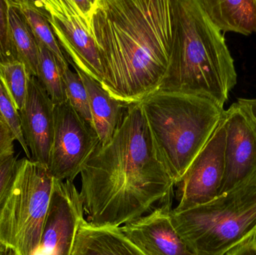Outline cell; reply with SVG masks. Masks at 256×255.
Wrapping results in <instances>:
<instances>
[{"mask_svg":"<svg viewBox=\"0 0 256 255\" xmlns=\"http://www.w3.org/2000/svg\"><path fill=\"white\" fill-rule=\"evenodd\" d=\"M84 214L80 194L74 182L54 179L36 255H70Z\"/></svg>","mask_w":256,"mask_h":255,"instance_id":"cell-10","label":"cell"},{"mask_svg":"<svg viewBox=\"0 0 256 255\" xmlns=\"http://www.w3.org/2000/svg\"><path fill=\"white\" fill-rule=\"evenodd\" d=\"M9 1L20 10L36 40L46 46L55 55L62 70L69 67L67 57L60 46L49 21L34 0H9Z\"/></svg>","mask_w":256,"mask_h":255,"instance_id":"cell-18","label":"cell"},{"mask_svg":"<svg viewBox=\"0 0 256 255\" xmlns=\"http://www.w3.org/2000/svg\"><path fill=\"white\" fill-rule=\"evenodd\" d=\"M220 31L250 35L256 32V0H198Z\"/></svg>","mask_w":256,"mask_h":255,"instance_id":"cell-16","label":"cell"},{"mask_svg":"<svg viewBox=\"0 0 256 255\" xmlns=\"http://www.w3.org/2000/svg\"><path fill=\"white\" fill-rule=\"evenodd\" d=\"M3 124L2 121L1 120H0V124Z\"/></svg>","mask_w":256,"mask_h":255,"instance_id":"cell-30","label":"cell"},{"mask_svg":"<svg viewBox=\"0 0 256 255\" xmlns=\"http://www.w3.org/2000/svg\"><path fill=\"white\" fill-rule=\"evenodd\" d=\"M238 102L242 103L246 108L256 121V98H239Z\"/></svg>","mask_w":256,"mask_h":255,"instance_id":"cell-27","label":"cell"},{"mask_svg":"<svg viewBox=\"0 0 256 255\" xmlns=\"http://www.w3.org/2000/svg\"><path fill=\"white\" fill-rule=\"evenodd\" d=\"M80 192L90 224L120 227L173 195L174 183L160 160L142 110L128 106L109 142L84 163Z\"/></svg>","mask_w":256,"mask_h":255,"instance_id":"cell-1","label":"cell"},{"mask_svg":"<svg viewBox=\"0 0 256 255\" xmlns=\"http://www.w3.org/2000/svg\"><path fill=\"white\" fill-rule=\"evenodd\" d=\"M99 144L94 129L68 102L54 106V142L48 165L54 179L74 182Z\"/></svg>","mask_w":256,"mask_h":255,"instance_id":"cell-7","label":"cell"},{"mask_svg":"<svg viewBox=\"0 0 256 255\" xmlns=\"http://www.w3.org/2000/svg\"><path fill=\"white\" fill-rule=\"evenodd\" d=\"M225 172L220 195L256 173V121L244 105L233 103L225 112Z\"/></svg>","mask_w":256,"mask_h":255,"instance_id":"cell-11","label":"cell"},{"mask_svg":"<svg viewBox=\"0 0 256 255\" xmlns=\"http://www.w3.org/2000/svg\"><path fill=\"white\" fill-rule=\"evenodd\" d=\"M2 255H15V254L13 252H12L10 250H8V249L6 248Z\"/></svg>","mask_w":256,"mask_h":255,"instance_id":"cell-28","label":"cell"},{"mask_svg":"<svg viewBox=\"0 0 256 255\" xmlns=\"http://www.w3.org/2000/svg\"><path fill=\"white\" fill-rule=\"evenodd\" d=\"M0 120L2 121L3 124H6L10 129L14 136L15 140L19 142L28 159L31 160L30 150L27 147L22 135L19 112L15 109L13 103L6 94L1 83H0Z\"/></svg>","mask_w":256,"mask_h":255,"instance_id":"cell-22","label":"cell"},{"mask_svg":"<svg viewBox=\"0 0 256 255\" xmlns=\"http://www.w3.org/2000/svg\"><path fill=\"white\" fill-rule=\"evenodd\" d=\"M12 44L18 61L25 65L28 76H38L39 48L37 40L20 10L7 0Z\"/></svg>","mask_w":256,"mask_h":255,"instance_id":"cell-17","label":"cell"},{"mask_svg":"<svg viewBox=\"0 0 256 255\" xmlns=\"http://www.w3.org/2000/svg\"><path fill=\"white\" fill-rule=\"evenodd\" d=\"M38 42V41H37ZM39 48L37 79L44 88L54 104L67 101L62 67L55 55L42 43L38 42Z\"/></svg>","mask_w":256,"mask_h":255,"instance_id":"cell-19","label":"cell"},{"mask_svg":"<svg viewBox=\"0 0 256 255\" xmlns=\"http://www.w3.org/2000/svg\"><path fill=\"white\" fill-rule=\"evenodd\" d=\"M172 222L196 255H226L256 233V173L212 202L182 212Z\"/></svg>","mask_w":256,"mask_h":255,"instance_id":"cell-5","label":"cell"},{"mask_svg":"<svg viewBox=\"0 0 256 255\" xmlns=\"http://www.w3.org/2000/svg\"><path fill=\"white\" fill-rule=\"evenodd\" d=\"M34 2L49 21L69 64L102 83V65L91 24L80 14L73 0Z\"/></svg>","mask_w":256,"mask_h":255,"instance_id":"cell-8","label":"cell"},{"mask_svg":"<svg viewBox=\"0 0 256 255\" xmlns=\"http://www.w3.org/2000/svg\"><path fill=\"white\" fill-rule=\"evenodd\" d=\"M18 161V158L12 156L0 164V204L14 176Z\"/></svg>","mask_w":256,"mask_h":255,"instance_id":"cell-24","label":"cell"},{"mask_svg":"<svg viewBox=\"0 0 256 255\" xmlns=\"http://www.w3.org/2000/svg\"><path fill=\"white\" fill-rule=\"evenodd\" d=\"M54 104L37 77L30 76L21 129L31 160L48 168L54 135Z\"/></svg>","mask_w":256,"mask_h":255,"instance_id":"cell-13","label":"cell"},{"mask_svg":"<svg viewBox=\"0 0 256 255\" xmlns=\"http://www.w3.org/2000/svg\"><path fill=\"white\" fill-rule=\"evenodd\" d=\"M4 250H6V247L2 245V244L0 243V255H2L3 253H4Z\"/></svg>","mask_w":256,"mask_h":255,"instance_id":"cell-29","label":"cell"},{"mask_svg":"<svg viewBox=\"0 0 256 255\" xmlns=\"http://www.w3.org/2000/svg\"><path fill=\"white\" fill-rule=\"evenodd\" d=\"M172 0H96L92 31L102 85L123 104L140 103L159 89L172 40Z\"/></svg>","mask_w":256,"mask_h":255,"instance_id":"cell-2","label":"cell"},{"mask_svg":"<svg viewBox=\"0 0 256 255\" xmlns=\"http://www.w3.org/2000/svg\"><path fill=\"white\" fill-rule=\"evenodd\" d=\"M16 60L9 28L8 4L7 0H0V62Z\"/></svg>","mask_w":256,"mask_h":255,"instance_id":"cell-23","label":"cell"},{"mask_svg":"<svg viewBox=\"0 0 256 255\" xmlns=\"http://www.w3.org/2000/svg\"><path fill=\"white\" fill-rule=\"evenodd\" d=\"M172 197L143 217L121 227L123 233L146 255H196L172 222Z\"/></svg>","mask_w":256,"mask_h":255,"instance_id":"cell-12","label":"cell"},{"mask_svg":"<svg viewBox=\"0 0 256 255\" xmlns=\"http://www.w3.org/2000/svg\"><path fill=\"white\" fill-rule=\"evenodd\" d=\"M62 71L67 101L76 113L94 129L90 97L84 82L78 73L72 71L70 67L64 69Z\"/></svg>","mask_w":256,"mask_h":255,"instance_id":"cell-21","label":"cell"},{"mask_svg":"<svg viewBox=\"0 0 256 255\" xmlns=\"http://www.w3.org/2000/svg\"><path fill=\"white\" fill-rule=\"evenodd\" d=\"M140 105L158 157L176 186L226 110L206 97L166 91H155Z\"/></svg>","mask_w":256,"mask_h":255,"instance_id":"cell-4","label":"cell"},{"mask_svg":"<svg viewBox=\"0 0 256 255\" xmlns=\"http://www.w3.org/2000/svg\"><path fill=\"white\" fill-rule=\"evenodd\" d=\"M54 181L46 166L30 159L18 160L0 204V243L15 255H36Z\"/></svg>","mask_w":256,"mask_h":255,"instance_id":"cell-6","label":"cell"},{"mask_svg":"<svg viewBox=\"0 0 256 255\" xmlns=\"http://www.w3.org/2000/svg\"><path fill=\"white\" fill-rule=\"evenodd\" d=\"M74 68L88 91L93 127L98 136L99 145H104L116 131L129 106L116 100L100 82Z\"/></svg>","mask_w":256,"mask_h":255,"instance_id":"cell-15","label":"cell"},{"mask_svg":"<svg viewBox=\"0 0 256 255\" xmlns=\"http://www.w3.org/2000/svg\"><path fill=\"white\" fill-rule=\"evenodd\" d=\"M28 79L30 76L21 61L0 62V83L18 112L25 106Z\"/></svg>","mask_w":256,"mask_h":255,"instance_id":"cell-20","label":"cell"},{"mask_svg":"<svg viewBox=\"0 0 256 255\" xmlns=\"http://www.w3.org/2000/svg\"><path fill=\"white\" fill-rule=\"evenodd\" d=\"M226 255H256V233Z\"/></svg>","mask_w":256,"mask_h":255,"instance_id":"cell-26","label":"cell"},{"mask_svg":"<svg viewBox=\"0 0 256 255\" xmlns=\"http://www.w3.org/2000/svg\"><path fill=\"white\" fill-rule=\"evenodd\" d=\"M14 136L6 124H0V164L9 157L14 156Z\"/></svg>","mask_w":256,"mask_h":255,"instance_id":"cell-25","label":"cell"},{"mask_svg":"<svg viewBox=\"0 0 256 255\" xmlns=\"http://www.w3.org/2000/svg\"><path fill=\"white\" fill-rule=\"evenodd\" d=\"M225 146L226 127L222 119L176 185L178 205L173 212L204 205L219 196L225 172Z\"/></svg>","mask_w":256,"mask_h":255,"instance_id":"cell-9","label":"cell"},{"mask_svg":"<svg viewBox=\"0 0 256 255\" xmlns=\"http://www.w3.org/2000/svg\"><path fill=\"white\" fill-rule=\"evenodd\" d=\"M70 255H146L130 241L121 227L81 223Z\"/></svg>","mask_w":256,"mask_h":255,"instance_id":"cell-14","label":"cell"},{"mask_svg":"<svg viewBox=\"0 0 256 255\" xmlns=\"http://www.w3.org/2000/svg\"><path fill=\"white\" fill-rule=\"evenodd\" d=\"M172 4L171 52L158 91L200 96L224 108L238 75L224 33L198 0H172Z\"/></svg>","mask_w":256,"mask_h":255,"instance_id":"cell-3","label":"cell"}]
</instances>
